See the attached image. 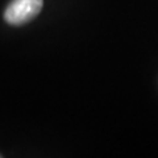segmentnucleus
<instances>
[{
  "instance_id": "obj_1",
  "label": "nucleus",
  "mask_w": 158,
  "mask_h": 158,
  "mask_svg": "<svg viewBox=\"0 0 158 158\" xmlns=\"http://www.w3.org/2000/svg\"><path fill=\"white\" fill-rule=\"evenodd\" d=\"M44 0H13L4 12V19L11 25H23L41 12Z\"/></svg>"
}]
</instances>
